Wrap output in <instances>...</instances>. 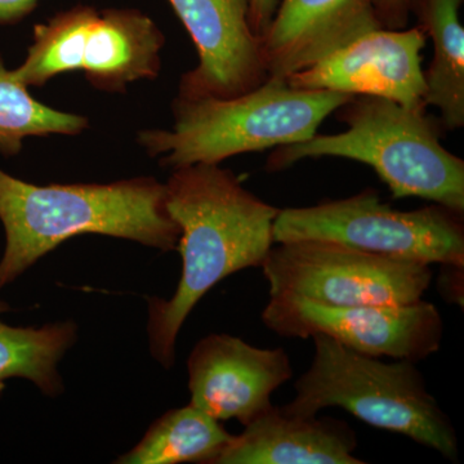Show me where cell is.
<instances>
[{"instance_id":"obj_1","label":"cell","mask_w":464,"mask_h":464,"mask_svg":"<svg viewBox=\"0 0 464 464\" xmlns=\"http://www.w3.org/2000/svg\"><path fill=\"white\" fill-rule=\"evenodd\" d=\"M166 203L181 230L182 274L172 298H150L148 331L152 356L169 369L179 333L198 302L225 277L264 264L280 209L246 190L231 170L204 163L172 170Z\"/></svg>"},{"instance_id":"obj_2","label":"cell","mask_w":464,"mask_h":464,"mask_svg":"<svg viewBox=\"0 0 464 464\" xmlns=\"http://www.w3.org/2000/svg\"><path fill=\"white\" fill-rule=\"evenodd\" d=\"M0 221L7 239L0 288L78 235L121 237L163 252L177 249L181 235L167 209L166 185L154 177L39 186L0 170Z\"/></svg>"},{"instance_id":"obj_3","label":"cell","mask_w":464,"mask_h":464,"mask_svg":"<svg viewBox=\"0 0 464 464\" xmlns=\"http://www.w3.org/2000/svg\"><path fill=\"white\" fill-rule=\"evenodd\" d=\"M346 132L315 134L279 146L266 169L279 172L304 159L343 158L373 168L395 199L420 198L463 215L464 161L440 141L426 109L377 96H353L337 110Z\"/></svg>"},{"instance_id":"obj_4","label":"cell","mask_w":464,"mask_h":464,"mask_svg":"<svg viewBox=\"0 0 464 464\" xmlns=\"http://www.w3.org/2000/svg\"><path fill=\"white\" fill-rule=\"evenodd\" d=\"M353 96L301 90L268 76L256 90L231 99L176 96L172 130H145L137 141L160 166L219 164L226 159L307 141Z\"/></svg>"},{"instance_id":"obj_5","label":"cell","mask_w":464,"mask_h":464,"mask_svg":"<svg viewBox=\"0 0 464 464\" xmlns=\"http://www.w3.org/2000/svg\"><path fill=\"white\" fill-rule=\"evenodd\" d=\"M313 340V362L295 383V398L283 406L286 411L317 415L323 409L342 408L375 429L404 435L458 462L456 430L414 362H381L323 334Z\"/></svg>"},{"instance_id":"obj_6","label":"cell","mask_w":464,"mask_h":464,"mask_svg":"<svg viewBox=\"0 0 464 464\" xmlns=\"http://www.w3.org/2000/svg\"><path fill=\"white\" fill-rule=\"evenodd\" d=\"M166 36L139 9L76 5L34 26L25 61L14 74L27 88L83 72L96 90L125 93L137 81L160 74Z\"/></svg>"},{"instance_id":"obj_7","label":"cell","mask_w":464,"mask_h":464,"mask_svg":"<svg viewBox=\"0 0 464 464\" xmlns=\"http://www.w3.org/2000/svg\"><path fill=\"white\" fill-rule=\"evenodd\" d=\"M462 216L439 204L393 209L366 188L347 199L279 210L274 241H332L378 257L463 268Z\"/></svg>"},{"instance_id":"obj_8","label":"cell","mask_w":464,"mask_h":464,"mask_svg":"<svg viewBox=\"0 0 464 464\" xmlns=\"http://www.w3.org/2000/svg\"><path fill=\"white\" fill-rule=\"evenodd\" d=\"M271 297H298L331 307L392 306L422 299L430 265L378 257L323 240L273 246L264 264Z\"/></svg>"},{"instance_id":"obj_9","label":"cell","mask_w":464,"mask_h":464,"mask_svg":"<svg viewBox=\"0 0 464 464\" xmlns=\"http://www.w3.org/2000/svg\"><path fill=\"white\" fill-rule=\"evenodd\" d=\"M270 331L285 338L323 334L374 357L417 362L438 353L444 323L438 307L420 301L392 306L331 307L298 297H271L262 313Z\"/></svg>"},{"instance_id":"obj_10","label":"cell","mask_w":464,"mask_h":464,"mask_svg":"<svg viewBox=\"0 0 464 464\" xmlns=\"http://www.w3.org/2000/svg\"><path fill=\"white\" fill-rule=\"evenodd\" d=\"M426 41L420 25L402 30L378 27L285 79L301 90L383 97L405 108L426 109L422 70Z\"/></svg>"},{"instance_id":"obj_11","label":"cell","mask_w":464,"mask_h":464,"mask_svg":"<svg viewBox=\"0 0 464 464\" xmlns=\"http://www.w3.org/2000/svg\"><path fill=\"white\" fill-rule=\"evenodd\" d=\"M197 47L199 63L177 96L231 99L268 78L261 38L249 25L250 0H168Z\"/></svg>"},{"instance_id":"obj_12","label":"cell","mask_w":464,"mask_h":464,"mask_svg":"<svg viewBox=\"0 0 464 464\" xmlns=\"http://www.w3.org/2000/svg\"><path fill=\"white\" fill-rule=\"evenodd\" d=\"M190 404L244 427L273 406L271 395L292 378L283 348H259L228 334H210L188 360Z\"/></svg>"},{"instance_id":"obj_13","label":"cell","mask_w":464,"mask_h":464,"mask_svg":"<svg viewBox=\"0 0 464 464\" xmlns=\"http://www.w3.org/2000/svg\"><path fill=\"white\" fill-rule=\"evenodd\" d=\"M378 27L372 0H283L261 36L267 74L288 78Z\"/></svg>"},{"instance_id":"obj_14","label":"cell","mask_w":464,"mask_h":464,"mask_svg":"<svg viewBox=\"0 0 464 464\" xmlns=\"http://www.w3.org/2000/svg\"><path fill=\"white\" fill-rule=\"evenodd\" d=\"M356 447L346 422L273 405L232 435L213 464H364L353 456Z\"/></svg>"},{"instance_id":"obj_15","label":"cell","mask_w":464,"mask_h":464,"mask_svg":"<svg viewBox=\"0 0 464 464\" xmlns=\"http://www.w3.org/2000/svg\"><path fill=\"white\" fill-rule=\"evenodd\" d=\"M463 0H411V14L432 41L433 58L427 72L426 106H435L448 130L464 127Z\"/></svg>"},{"instance_id":"obj_16","label":"cell","mask_w":464,"mask_h":464,"mask_svg":"<svg viewBox=\"0 0 464 464\" xmlns=\"http://www.w3.org/2000/svg\"><path fill=\"white\" fill-rule=\"evenodd\" d=\"M232 435L197 406L172 409L154 422L123 464H213Z\"/></svg>"},{"instance_id":"obj_17","label":"cell","mask_w":464,"mask_h":464,"mask_svg":"<svg viewBox=\"0 0 464 464\" xmlns=\"http://www.w3.org/2000/svg\"><path fill=\"white\" fill-rule=\"evenodd\" d=\"M8 310L0 302V314ZM76 326L57 323L42 328H14L0 322V391L11 378H25L44 395L56 398L63 392L57 364L67 348L74 344Z\"/></svg>"},{"instance_id":"obj_18","label":"cell","mask_w":464,"mask_h":464,"mask_svg":"<svg viewBox=\"0 0 464 464\" xmlns=\"http://www.w3.org/2000/svg\"><path fill=\"white\" fill-rule=\"evenodd\" d=\"M88 127L87 116L60 111L34 99L0 54V154L16 157L30 137L78 136Z\"/></svg>"},{"instance_id":"obj_19","label":"cell","mask_w":464,"mask_h":464,"mask_svg":"<svg viewBox=\"0 0 464 464\" xmlns=\"http://www.w3.org/2000/svg\"><path fill=\"white\" fill-rule=\"evenodd\" d=\"M381 26L390 30L406 29L411 14V0H372Z\"/></svg>"},{"instance_id":"obj_20","label":"cell","mask_w":464,"mask_h":464,"mask_svg":"<svg viewBox=\"0 0 464 464\" xmlns=\"http://www.w3.org/2000/svg\"><path fill=\"white\" fill-rule=\"evenodd\" d=\"M277 5L279 0H250L249 25L259 38L270 25Z\"/></svg>"},{"instance_id":"obj_21","label":"cell","mask_w":464,"mask_h":464,"mask_svg":"<svg viewBox=\"0 0 464 464\" xmlns=\"http://www.w3.org/2000/svg\"><path fill=\"white\" fill-rule=\"evenodd\" d=\"M41 0H0V25H14L32 14Z\"/></svg>"}]
</instances>
